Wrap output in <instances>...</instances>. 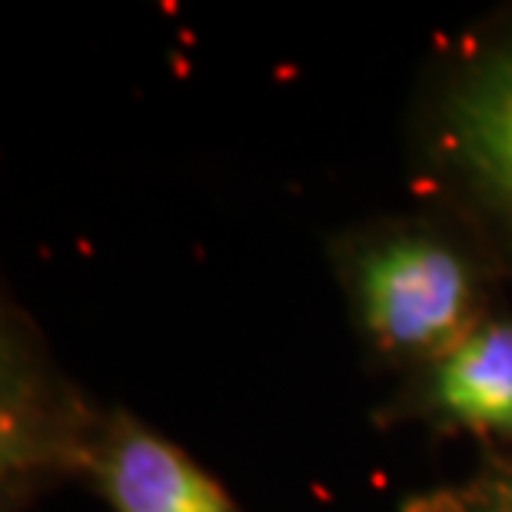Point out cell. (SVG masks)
<instances>
[{
  "label": "cell",
  "instance_id": "obj_1",
  "mask_svg": "<svg viewBox=\"0 0 512 512\" xmlns=\"http://www.w3.org/2000/svg\"><path fill=\"white\" fill-rule=\"evenodd\" d=\"M350 283L366 336L399 360H439L479 316L473 260L423 227L386 230L353 253Z\"/></svg>",
  "mask_w": 512,
  "mask_h": 512
},
{
  "label": "cell",
  "instance_id": "obj_2",
  "mask_svg": "<svg viewBox=\"0 0 512 512\" xmlns=\"http://www.w3.org/2000/svg\"><path fill=\"white\" fill-rule=\"evenodd\" d=\"M439 143L479 207L512 233V37L483 50L449 87Z\"/></svg>",
  "mask_w": 512,
  "mask_h": 512
},
{
  "label": "cell",
  "instance_id": "obj_3",
  "mask_svg": "<svg viewBox=\"0 0 512 512\" xmlns=\"http://www.w3.org/2000/svg\"><path fill=\"white\" fill-rule=\"evenodd\" d=\"M84 466L114 512H240L207 469L130 416L87 439Z\"/></svg>",
  "mask_w": 512,
  "mask_h": 512
},
{
  "label": "cell",
  "instance_id": "obj_4",
  "mask_svg": "<svg viewBox=\"0 0 512 512\" xmlns=\"http://www.w3.org/2000/svg\"><path fill=\"white\" fill-rule=\"evenodd\" d=\"M426 399L446 423L512 443V320H479L439 356L429 370Z\"/></svg>",
  "mask_w": 512,
  "mask_h": 512
},
{
  "label": "cell",
  "instance_id": "obj_5",
  "mask_svg": "<svg viewBox=\"0 0 512 512\" xmlns=\"http://www.w3.org/2000/svg\"><path fill=\"white\" fill-rule=\"evenodd\" d=\"M40 399V380L27 366L24 346L14 336H4V479H20L37 466L54 463L60 453L74 459L64 439L54 433V416Z\"/></svg>",
  "mask_w": 512,
  "mask_h": 512
},
{
  "label": "cell",
  "instance_id": "obj_6",
  "mask_svg": "<svg viewBox=\"0 0 512 512\" xmlns=\"http://www.w3.org/2000/svg\"><path fill=\"white\" fill-rule=\"evenodd\" d=\"M429 512H512V473H496L459 493H443Z\"/></svg>",
  "mask_w": 512,
  "mask_h": 512
}]
</instances>
